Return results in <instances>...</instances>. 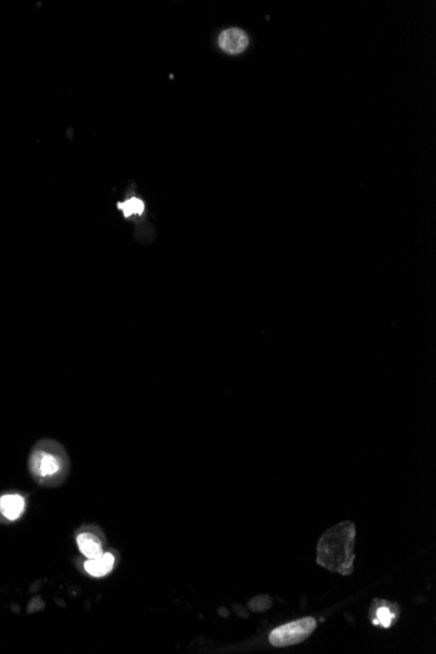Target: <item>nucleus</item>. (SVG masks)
Wrapping results in <instances>:
<instances>
[{"label": "nucleus", "mask_w": 436, "mask_h": 654, "mask_svg": "<svg viewBox=\"0 0 436 654\" xmlns=\"http://www.w3.org/2000/svg\"><path fill=\"white\" fill-rule=\"evenodd\" d=\"M354 542L356 525L353 522H341L330 528L319 541L318 564L340 575H350L354 569Z\"/></svg>", "instance_id": "nucleus-1"}, {"label": "nucleus", "mask_w": 436, "mask_h": 654, "mask_svg": "<svg viewBox=\"0 0 436 654\" xmlns=\"http://www.w3.org/2000/svg\"><path fill=\"white\" fill-rule=\"evenodd\" d=\"M315 628L316 620L311 617L298 619L275 628L269 635V641L277 648L297 646L311 636Z\"/></svg>", "instance_id": "nucleus-2"}, {"label": "nucleus", "mask_w": 436, "mask_h": 654, "mask_svg": "<svg viewBox=\"0 0 436 654\" xmlns=\"http://www.w3.org/2000/svg\"><path fill=\"white\" fill-rule=\"evenodd\" d=\"M63 456L54 444L38 447L30 456V470L39 478H51L62 470Z\"/></svg>", "instance_id": "nucleus-3"}, {"label": "nucleus", "mask_w": 436, "mask_h": 654, "mask_svg": "<svg viewBox=\"0 0 436 654\" xmlns=\"http://www.w3.org/2000/svg\"><path fill=\"white\" fill-rule=\"evenodd\" d=\"M399 617H400V606L397 603H392V602L380 600V598H376L373 602L371 609H370V618H371L373 624L376 627L388 629L396 623Z\"/></svg>", "instance_id": "nucleus-4"}, {"label": "nucleus", "mask_w": 436, "mask_h": 654, "mask_svg": "<svg viewBox=\"0 0 436 654\" xmlns=\"http://www.w3.org/2000/svg\"><path fill=\"white\" fill-rule=\"evenodd\" d=\"M249 37L238 27H230L223 30L218 37V44L225 53L237 55L241 54L249 46Z\"/></svg>", "instance_id": "nucleus-5"}, {"label": "nucleus", "mask_w": 436, "mask_h": 654, "mask_svg": "<svg viewBox=\"0 0 436 654\" xmlns=\"http://www.w3.org/2000/svg\"><path fill=\"white\" fill-rule=\"evenodd\" d=\"M25 510V499L18 494H7L0 498V512L11 522L18 520Z\"/></svg>", "instance_id": "nucleus-6"}, {"label": "nucleus", "mask_w": 436, "mask_h": 654, "mask_svg": "<svg viewBox=\"0 0 436 654\" xmlns=\"http://www.w3.org/2000/svg\"><path fill=\"white\" fill-rule=\"evenodd\" d=\"M114 562H116V557L111 554H102L98 557H94V559H89L84 567H85V571L89 574L90 576L93 577H102V576L107 575L113 567H114Z\"/></svg>", "instance_id": "nucleus-7"}, {"label": "nucleus", "mask_w": 436, "mask_h": 654, "mask_svg": "<svg viewBox=\"0 0 436 654\" xmlns=\"http://www.w3.org/2000/svg\"><path fill=\"white\" fill-rule=\"evenodd\" d=\"M77 545L80 548L81 554L84 557H89V559H94V557H98L104 554L99 541L89 533L80 534L77 537Z\"/></svg>", "instance_id": "nucleus-8"}, {"label": "nucleus", "mask_w": 436, "mask_h": 654, "mask_svg": "<svg viewBox=\"0 0 436 654\" xmlns=\"http://www.w3.org/2000/svg\"><path fill=\"white\" fill-rule=\"evenodd\" d=\"M118 209L123 213L125 218H131L134 216H143L145 212V203L139 197H130L125 202L118 203Z\"/></svg>", "instance_id": "nucleus-9"}, {"label": "nucleus", "mask_w": 436, "mask_h": 654, "mask_svg": "<svg viewBox=\"0 0 436 654\" xmlns=\"http://www.w3.org/2000/svg\"><path fill=\"white\" fill-rule=\"evenodd\" d=\"M272 606V601L268 596H263V597H256L254 598L252 601L249 602V607L256 612H260V611H266Z\"/></svg>", "instance_id": "nucleus-10"}]
</instances>
